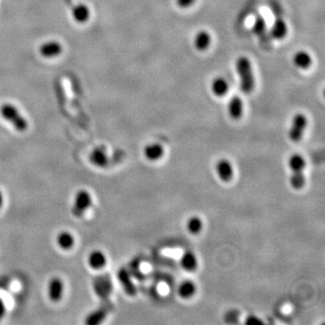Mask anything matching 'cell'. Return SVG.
I'll return each instance as SVG.
<instances>
[{
	"label": "cell",
	"instance_id": "obj_12",
	"mask_svg": "<svg viewBox=\"0 0 325 325\" xmlns=\"http://www.w3.org/2000/svg\"><path fill=\"white\" fill-rule=\"evenodd\" d=\"M165 154L164 147L158 143L149 144L144 149V155L147 159L151 162L159 161Z\"/></svg>",
	"mask_w": 325,
	"mask_h": 325
},
{
	"label": "cell",
	"instance_id": "obj_16",
	"mask_svg": "<svg viewBox=\"0 0 325 325\" xmlns=\"http://www.w3.org/2000/svg\"><path fill=\"white\" fill-rule=\"evenodd\" d=\"M183 269L187 272H194L198 268V258L192 251H185L180 259Z\"/></svg>",
	"mask_w": 325,
	"mask_h": 325
},
{
	"label": "cell",
	"instance_id": "obj_1",
	"mask_svg": "<svg viewBox=\"0 0 325 325\" xmlns=\"http://www.w3.org/2000/svg\"><path fill=\"white\" fill-rule=\"evenodd\" d=\"M288 167L291 170L290 184L295 190H302L306 183L304 169L306 161L302 154H293L288 159Z\"/></svg>",
	"mask_w": 325,
	"mask_h": 325
},
{
	"label": "cell",
	"instance_id": "obj_24",
	"mask_svg": "<svg viewBox=\"0 0 325 325\" xmlns=\"http://www.w3.org/2000/svg\"><path fill=\"white\" fill-rule=\"evenodd\" d=\"M196 0H176L177 6L181 8H187L189 6L194 5Z\"/></svg>",
	"mask_w": 325,
	"mask_h": 325
},
{
	"label": "cell",
	"instance_id": "obj_8",
	"mask_svg": "<svg viewBox=\"0 0 325 325\" xmlns=\"http://www.w3.org/2000/svg\"><path fill=\"white\" fill-rule=\"evenodd\" d=\"M215 170L219 179L223 183H229L233 179L234 167L228 160H219L215 166Z\"/></svg>",
	"mask_w": 325,
	"mask_h": 325
},
{
	"label": "cell",
	"instance_id": "obj_5",
	"mask_svg": "<svg viewBox=\"0 0 325 325\" xmlns=\"http://www.w3.org/2000/svg\"><path fill=\"white\" fill-rule=\"evenodd\" d=\"M307 126V119L305 115L297 113L292 120L291 126L288 131V137L293 142H299L302 138L303 133Z\"/></svg>",
	"mask_w": 325,
	"mask_h": 325
},
{
	"label": "cell",
	"instance_id": "obj_17",
	"mask_svg": "<svg viewBox=\"0 0 325 325\" xmlns=\"http://www.w3.org/2000/svg\"><path fill=\"white\" fill-rule=\"evenodd\" d=\"M211 34L204 30L198 32L194 37V46L198 51H205L211 46Z\"/></svg>",
	"mask_w": 325,
	"mask_h": 325
},
{
	"label": "cell",
	"instance_id": "obj_6",
	"mask_svg": "<svg viewBox=\"0 0 325 325\" xmlns=\"http://www.w3.org/2000/svg\"><path fill=\"white\" fill-rule=\"evenodd\" d=\"M64 295V283L63 279L53 276L47 285V296L49 300L52 302H60Z\"/></svg>",
	"mask_w": 325,
	"mask_h": 325
},
{
	"label": "cell",
	"instance_id": "obj_23",
	"mask_svg": "<svg viewBox=\"0 0 325 325\" xmlns=\"http://www.w3.org/2000/svg\"><path fill=\"white\" fill-rule=\"evenodd\" d=\"M252 30L257 35H262L266 31V21L262 17H257L254 22Z\"/></svg>",
	"mask_w": 325,
	"mask_h": 325
},
{
	"label": "cell",
	"instance_id": "obj_19",
	"mask_svg": "<svg viewBox=\"0 0 325 325\" xmlns=\"http://www.w3.org/2000/svg\"><path fill=\"white\" fill-rule=\"evenodd\" d=\"M293 63L298 68L308 69L313 63V60L308 52L304 51H297L293 57Z\"/></svg>",
	"mask_w": 325,
	"mask_h": 325
},
{
	"label": "cell",
	"instance_id": "obj_11",
	"mask_svg": "<svg viewBox=\"0 0 325 325\" xmlns=\"http://www.w3.org/2000/svg\"><path fill=\"white\" fill-rule=\"evenodd\" d=\"M107 256L102 250H92L88 256V264L93 270H101L107 266Z\"/></svg>",
	"mask_w": 325,
	"mask_h": 325
},
{
	"label": "cell",
	"instance_id": "obj_14",
	"mask_svg": "<svg viewBox=\"0 0 325 325\" xmlns=\"http://www.w3.org/2000/svg\"><path fill=\"white\" fill-rule=\"evenodd\" d=\"M228 112L230 119L239 120L243 114V103L239 96H234L228 101Z\"/></svg>",
	"mask_w": 325,
	"mask_h": 325
},
{
	"label": "cell",
	"instance_id": "obj_10",
	"mask_svg": "<svg viewBox=\"0 0 325 325\" xmlns=\"http://www.w3.org/2000/svg\"><path fill=\"white\" fill-rule=\"evenodd\" d=\"M91 16L92 13L90 7L83 3L75 5L72 9V17L77 24L84 25L90 20Z\"/></svg>",
	"mask_w": 325,
	"mask_h": 325
},
{
	"label": "cell",
	"instance_id": "obj_22",
	"mask_svg": "<svg viewBox=\"0 0 325 325\" xmlns=\"http://www.w3.org/2000/svg\"><path fill=\"white\" fill-rule=\"evenodd\" d=\"M120 280L121 283L124 285L125 291L127 292L129 295H134L135 294V286L131 283V280L129 279L128 274L125 271H122L120 274Z\"/></svg>",
	"mask_w": 325,
	"mask_h": 325
},
{
	"label": "cell",
	"instance_id": "obj_4",
	"mask_svg": "<svg viewBox=\"0 0 325 325\" xmlns=\"http://www.w3.org/2000/svg\"><path fill=\"white\" fill-rule=\"evenodd\" d=\"M92 196L85 189L79 190L75 196L72 213L77 218L83 216V214L92 206Z\"/></svg>",
	"mask_w": 325,
	"mask_h": 325
},
{
	"label": "cell",
	"instance_id": "obj_9",
	"mask_svg": "<svg viewBox=\"0 0 325 325\" xmlns=\"http://www.w3.org/2000/svg\"><path fill=\"white\" fill-rule=\"evenodd\" d=\"M89 160L92 166H96L98 168H105L108 166L109 156L104 147H98L92 150Z\"/></svg>",
	"mask_w": 325,
	"mask_h": 325
},
{
	"label": "cell",
	"instance_id": "obj_18",
	"mask_svg": "<svg viewBox=\"0 0 325 325\" xmlns=\"http://www.w3.org/2000/svg\"><path fill=\"white\" fill-rule=\"evenodd\" d=\"M270 33L275 40L284 39L287 34V25L285 21L282 18H277L273 24Z\"/></svg>",
	"mask_w": 325,
	"mask_h": 325
},
{
	"label": "cell",
	"instance_id": "obj_27",
	"mask_svg": "<svg viewBox=\"0 0 325 325\" xmlns=\"http://www.w3.org/2000/svg\"><path fill=\"white\" fill-rule=\"evenodd\" d=\"M3 205H4V194L2 193V191L0 190V210L2 209Z\"/></svg>",
	"mask_w": 325,
	"mask_h": 325
},
{
	"label": "cell",
	"instance_id": "obj_2",
	"mask_svg": "<svg viewBox=\"0 0 325 325\" xmlns=\"http://www.w3.org/2000/svg\"><path fill=\"white\" fill-rule=\"evenodd\" d=\"M0 115L18 132H25L28 128V122L20 113L17 106L12 103H4L0 107Z\"/></svg>",
	"mask_w": 325,
	"mask_h": 325
},
{
	"label": "cell",
	"instance_id": "obj_7",
	"mask_svg": "<svg viewBox=\"0 0 325 325\" xmlns=\"http://www.w3.org/2000/svg\"><path fill=\"white\" fill-rule=\"evenodd\" d=\"M63 51V46L60 42L55 40L46 41L39 47L41 56L46 59L59 57Z\"/></svg>",
	"mask_w": 325,
	"mask_h": 325
},
{
	"label": "cell",
	"instance_id": "obj_3",
	"mask_svg": "<svg viewBox=\"0 0 325 325\" xmlns=\"http://www.w3.org/2000/svg\"><path fill=\"white\" fill-rule=\"evenodd\" d=\"M236 71L240 80V90L244 93H250L255 88V77L251 67L250 61L240 56L236 61Z\"/></svg>",
	"mask_w": 325,
	"mask_h": 325
},
{
	"label": "cell",
	"instance_id": "obj_15",
	"mask_svg": "<svg viewBox=\"0 0 325 325\" xmlns=\"http://www.w3.org/2000/svg\"><path fill=\"white\" fill-rule=\"evenodd\" d=\"M56 244L62 250L69 251L74 249L75 238L74 234L63 230L56 236Z\"/></svg>",
	"mask_w": 325,
	"mask_h": 325
},
{
	"label": "cell",
	"instance_id": "obj_20",
	"mask_svg": "<svg viewBox=\"0 0 325 325\" xmlns=\"http://www.w3.org/2000/svg\"><path fill=\"white\" fill-rule=\"evenodd\" d=\"M228 91V83L227 80L222 77L215 78L211 82V92L217 97H223Z\"/></svg>",
	"mask_w": 325,
	"mask_h": 325
},
{
	"label": "cell",
	"instance_id": "obj_13",
	"mask_svg": "<svg viewBox=\"0 0 325 325\" xmlns=\"http://www.w3.org/2000/svg\"><path fill=\"white\" fill-rule=\"evenodd\" d=\"M197 287L192 280H183L177 287V293L179 297L182 299L188 300L194 297L196 294Z\"/></svg>",
	"mask_w": 325,
	"mask_h": 325
},
{
	"label": "cell",
	"instance_id": "obj_26",
	"mask_svg": "<svg viewBox=\"0 0 325 325\" xmlns=\"http://www.w3.org/2000/svg\"><path fill=\"white\" fill-rule=\"evenodd\" d=\"M6 311V304H5L4 301L0 298V320L2 319L5 316Z\"/></svg>",
	"mask_w": 325,
	"mask_h": 325
},
{
	"label": "cell",
	"instance_id": "obj_21",
	"mask_svg": "<svg viewBox=\"0 0 325 325\" xmlns=\"http://www.w3.org/2000/svg\"><path fill=\"white\" fill-rule=\"evenodd\" d=\"M203 228V222L198 216L191 217L186 223V229L192 235H198Z\"/></svg>",
	"mask_w": 325,
	"mask_h": 325
},
{
	"label": "cell",
	"instance_id": "obj_25",
	"mask_svg": "<svg viewBox=\"0 0 325 325\" xmlns=\"http://www.w3.org/2000/svg\"><path fill=\"white\" fill-rule=\"evenodd\" d=\"M246 323H247L248 325H253V324H257V325H259V324H262V322L258 319L257 317H256V316H250V317H248V320H247Z\"/></svg>",
	"mask_w": 325,
	"mask_h": 325
}]
</instances>
